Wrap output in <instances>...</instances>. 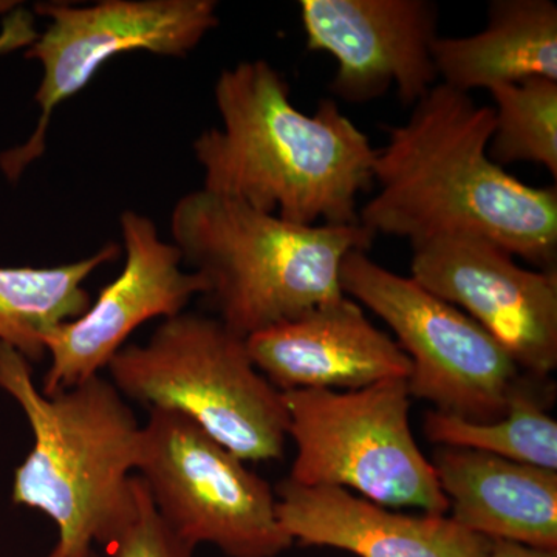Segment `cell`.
<instances>
[{
  "label": "cell",
  "instance_id": "7c38bea8",
  "mask_svg": "<svg viewBox=\"0 0 557 557\" xmlns=\"http://www.w3.org/2000/svg\"><path fill=\"white\" fill-rule=\"evenodd\" d=\"M307 49L336 61L330 91L354 104L395 87L413 106L437 86L438 9L429 0H300Z\"/></svg>",
  "mask_w": 557,
  "mask_h": 557
},
{
  "label": "cell",
  "instance_id": "e0dca14e",
  "mask_svg": "<svg viewBox=\"0 0 557 557\" xmlns=\"http://www.w3.org/2000/svg\"><path fill=\"white\" fill-rule=\"evenodd\" d=\"M120 252V245L109 244L90 258L49 269L0 267V343L30 362L46 358L44 336L86 313L91 302L84 282Z\"/></svg>",
  "mask_w": 557,
  "mask_h": 557
},
{
  "label": "cell",
  "instance_id": "277c9868",
  "mask_svg": "<svg viewBox=\"0 0 557 557\" xmlns=\"http://www.w3.org/2000/svg\"><path fill=\"white\" fill-rule=\"evenodd\" d=\"M171 236L218 319L245 339L343 298L341 263L375 239L361 225H298L203 188L175 203Z\"/></svg>",
  "mask_w": 557,
  "mask_h": 557
},
{
  "label": "cell",
  "instance_id": "3957f363",
  "mask_svg": "<svg viewBox=\"0 0 557 557\" xmlns=\"http://www.w3.org/2000/svg\"><path fill=\"white\" fill-rule=\"evenodd\" d=\"M0 388L30 423L33 448L14 472V505L57 523L64 557H90L106 545L131 505L143 426L119 388L102 375L47 397L32 362L0 343Z\"/></svg>",
  "mask_w": 557,
  "mask_h": 557
},
{
  "label": "cell",
  "instance_id": "ba28073f",
  "mask_svg": "<svg viewBox=\"0 0 557 557\" xmlns=\"http://www.w3.org/2000/svg\"><path fill=\"white\" fill-rule=\"evenodd\" d=\"M139 478L172 533L230 557H276L293 545L270 483L193 420L149 409Z\"/></svg>",
  "mask_w": 557,
  "mask_h": 557
},
{
  "label": "cell",
  "instance_id": "30bf717a",
  "mask_svg": "<svg viewBox=\"0 0 557 557\" xmlns=\"http://www.w3.org/2000/svg\"><path fill=\"white\" fill-rule=\"evenodd\" d=\"M412 278L467 313L523 373L557 368V271L527 270L507 249L475 237L412 245Z\"/></svg>",
  "mask_w": 557,
  "mask_h": 557
},
{
  "label": "cell",
  "instance_id": "9a60e30c",
  "mask_svg": "<svg viewBox=\"0 0 557 557\" xmlns=\"http://www.w3.org/2000/svg\"><path fill=\"white\" fill-rule=\"evenodd\" d=\"M449 518L491 541L557 549V471L440 446L431 460Z\"/></svg>",
  "mask_w": 557,
  "mask_h": 557
},
{
  "label": "cell",
  "instance_id": "7a4b0ae2",
  "mask_svg": "<svg viewBox=\"0 0 557 557\" xmlns=\"http://www.w3.org/2000/svg\"><path fill=\"white\" fill-rule=\"evenodd\" d=\"M214 100L222 126L193 145L203 189L298 225H359L376 149L338 102L300 112L287 79L263 60L223 70Z\"/></svg>",
  "mask_w": 557,
  "mask_h": 557
},
{
  "label": "cell",
  "instance_id": "ffe728a7",
  "mask_svg": "<svg viewBox=\"0 0 557 557\" xmlns=\"http://www.w3.org/2000/svg\"><path fill=\"white\" fill-rule=\"evenodd\" d=\"M129 509L106 547L113 557H193L190 545L161 520L139 475H132Z\"/></svg>",
  "mask_w": 557,
  "mask_h": 557
},
{
  "label": "cell",
  "instance_id": "8fae6325",
  "mask_svg": "<svg viewBox=\"0 0 557 557\" xmlns=\"http://www.w3.org/2000/svg\"><path fill=\"white\" fill-rule=\"evenodd\" d=\"M120 223L126 248L120 276L101 289L83 317L44 336L50 366L40 392L47 397L101 375L139 325L177 317L194 296L207 295L205 278L183 270L177 247L161 239L152 220L126 211Z\"/></svg>",
  "mask_w": 557,
  "mask_h": 557
},
{
  "label": "cell",
  "instance_id": "6da1fadb",
  "mask_svg": "<svg viewBox=\"0 0 557 557\" xmlns=\"http://www.w3.org/2000/svg\"><path fill=\"white\" fill-rule=\"evenodd\" d=\"M494 109L437 84L388 127L376 150L379 193L359 208L373 236L410 245L438 237H475L541 270H556L557 190L534 188L490 159Z\"/></svg>",
  "mask_w": 557,
  "mask_h": 557
},
{
  "label": "cell",
  "instance_id": "44dd1931",
  "mask_svg": "<svg viewBox=\"0 0 557 557\" xmlns=\"http://www.w3.org/2000/svg\"><path fill=\"white\" fill-rule=\"evenodd\" d=\"M36 38H38V32L32 14L25 10L14 11L3 21L2 32H0V54L10 53L22 47H30Z\"/></svg>",
  "mask_w": 557,
  "mask_h": 557
},
{
  "label": "cell",
  "instance_id": "d6986e66",
  "mask_svg": "<svg viewBox=\"0 0 557 557\" xmlns=\"http://www.w3.org/2000/svg\"><path fill=\"white\" fill-rule=\"evenodd\" d=\"M496 102L490 159L541 164L557 178V81L533 78L490 89Z\"/></svg>",
  "mask_w": 557,
  "mask_h": 557
},
{
  "label": "cell",
  "instance_id": "2e32d148",
  "mask_svg": "<svg viewBox=\"0 0 557 557\" xmlns=\"http://www.w3.org/2000/svg\"><path fill=\"white\" fill-rule=\"evenodd\" d=\"M438 83L469 94L533 78L557 81V5L493 0L485 28L435 42Z\"/></svg>",
  "mask_w": 557,
  "mask_h": 557
},
{
  "label": "cell",
  "instance_id": "8992f818",
  "mask_svg": "<svg viewBox=\"0 0 557 557\" xmlns=\"http://www.w3.org/2000/svg\"><path fill=\"white\" fill-rule=\"evenodd\" d=\"M282 394L296 446L289 480L354 490L381 507L449 512L434 467L410 429L408 380Z\"/></svg>",
  "mask_w": 557,
  "mask_h": 557
},
{
  "label": "cell",
  "instance_id": "5b68a950",
  "mask_svg": "<svg viewBox=\"0 0 557 557\" xmlns=\"http://www.w3.org/2000/svg\"><path fill=\"white\" fill-rule=\"evenodd\" d=\"M108 372L124 398L189 418L245 463L284 456V394L256 369L247 339L218 318L164 319L148 343L121 348Z\"/></svg>",
  "mask_w": 557,
  "mask_h": 557
},
{
  "label": "cell",
  "instance_id": "603a6c76",
  "mask_svg": "<svg viewBox=\"0 0 557 557\" xmlns=\"http://www.w3.org/2000/svg\"><path fill=\"white\" fill-rule=\"evenodd\" d=\"M49 557H64V556H62L61 553L58 552L57 548H53V552L50 553Z\"/></svg>",
  "mask_w": 557,
  "mask_h": 557
},
{
  "label": "cell",
  "instance_id": "4fadbf2b",
  "mask_svg": "<svg viewBox=\"0 0 557 557\" xmlns=\"http://www.w3.org/2000/svg\"><path fill=\"white\" fill-rule=\"evenodd\" d=\"M247 347L256 369L281 392L355 391L409 380L412 370L395 339L346 295L248 336Z\"/></svg>",
  "mask_w": 557,
  "mask_h": 557
},
{
  "label": "cell",
  "instance_id": "ac0fdd59",
  "mask_svg": "<svg viewBox=\"0 0 557 557\" xmlns=\"http://www.w3.org/2000/svg\"><path fill=\"white\" fill-rule=\"evenodd\" d=\"M523 373L504 417L469 421L429 410L423 432L438 446L480 450L519 463L557 471V423L547 412L542 381Z\"/></svg>",
  "mask_w": 557,
  "mask_h": 557
},
{
  "label": "cell",
  "instance_id": "9c48e42d",
  "mask_svg": "<svg viewBox=\"0 0 557 557\" xmlns=\"http://www.w3.org/2000/svg\"><path fill=\"white\" fill-rule=\"evenodd\" d=\"M36 11L49 20L25 58L42 67L35 100L39 120L24 145L0 156V170L10 180L44 156L51 115L79 94L98 70L129 51L185 58L219 25L214 0H102L90 7L40 3Z\"/></svg>",
  "mask_w": 557,
  "mask_h": 557
},
{
  "label": "cell",
  "instance_id": "5bb4252c",
  "mask_svg": "<svg viewBox=\"0 0 557 557\" xmlns=\"http://www.w3.org/2000/svg\"><path fill=\"white\" fill-rule=\"evenodd\" d=\"M274 494L282 527L302 545L359 557H485L491 544L449 516L392 511L343 487L285 479Z\"/></svg>",
  "mask_w": 557,
  "mask_h": 557
},
{
  "label": "cell",
  "instance_id": "7402d4cb",
  "mask_svg": "<svg viewBox=\"0 0 557 557\" xmlns=\"http://www.w3.org/2000/svg\"><path fill=\"white\" fill-rule=\"evenodd\" d=\"M485 557H557V549L530 547L511 541H491Z\"/></svg>",
  "mask_w": 557,
  "mask_h": 557
},
{
  "label": "cell",
  "instance_id": "52a82bcc",
  "mask_svg": "<svg viewBox=\"0 0 557 557\" xmlns=\"http://www.w3.org/2000/svg\"><path fill=\"white\" fill-rule=\"evenodd\" d=\"M344 295L386 322L410 359V397L469 421L507 413L522 370L478 322L368 256L348 252L341 263Z\"/></svg>",
  "mask_w": 557,
  "mask_h": 557
}]
</instances>
